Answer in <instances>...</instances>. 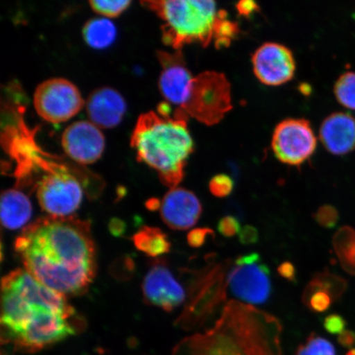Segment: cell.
Instances as JSON below:
<instances>
[{"instance_id":"cell-4","label":"cell","mask_w":355,"mask_h":355,"mask_svg":"<svg viewBox=\"0 0 355 355\" xmlns=\"http://www.w3.org/2000/svg\"><path fill=\"white\" fill-rule=\"evenodd\" d=\"M1 325L11 341L26 324L51 310H74L66 296L43 285L28 270L17 269L2 279Z\"/></svg>"},{"instance_id":"cell-27","label":"cell","mask_w":355,"mask_h":355,"mask_svg":"<svg viewBox=\"0 0 355 355\" xmlns=\"http://www.w3.org/2000/svg\"><path fill=\"white\" fill-rule=\"evenodd\" d=\"M234 188L232 178L225 175L219 174L212 177L209 182V190L213 196L223 198L230 196Z\"/></svg>"},{"instance_id":"cell-19","label":"cell","mask_w":355,"mask_h":355,"mask_svg":"<svg viewBox=\"0 0 355 355\" xmlns=\"http://www.w3.org/2000/svg\"><path fill=\"white\" fill-rule=\"evenodd\" d=\"M117 31L112 21L105 17L88 20L83 28V37L87 46L96 50H104L116 39Z\"/></svg>"},{"instance_id":"cell-12","label":"cell","mask_w":355,"mask_h":355,"mask_svg":"<svg viewBox=\"0 0 355 355\" xmlns=\"http://www.w3.org/2000/svg\"><path fill=\"white\" fill-rule=\"evenodd\" d=\"M61 146L67 155L79 165L87 166L98 161L105 148L101 128L91 121L71 123L61 136Z\"/></svg>"},{"instance_id":"cell-13","label":"cell","mask_w":355,"mask_h":355,"mask_svg":"<svg viewBox=\"0 0 355 355\" xmlns=\"http://www.w3.org/2000/svg\"><path fill=\"white\" fill-rule=\"evenodd\" d=\"M157 57L162 65L158 82L159 92L167 103L183 110L194 76L186 65L181 51L173 53L159 51Z\"/></svg>"},{"instance_id":"cell-24","label":"cell","mask_w":355,"mask_h":355,"mask_svg":"<svg viewBox=\"0 0 355 355\" xmlns=\"http://www.w3.org/2000/svg\"><path fill=\"white\" fill-rule=\"evenodd\" d=\"M302 301L309 309L314 313H324L331 308L333 303L331 296L327 292L306 286Z\"/></svg>"},{"instance_id":"cell-32","label":"cell","mask_w":355,"mask_h":355,"mask_svg":"<svg viewBox=\"0 0 355 355\" xmlns=\"http://www.w3.org/2000/svg\"><path fill=\"white\" fill-rule=\"evenodd\" d=\"M239 241L243 245H252L259 241V230L254 225H245L239 233Z\"/></svg>"},{"instance_id":"cell-1","label":"cell","mask_w":355,"mask_h":355,"mask_svg":"<svg viewBox=\"0 0 355 355\" xmlns=\"http://www.w3.org/2000/svg\"><path fill=\"white\" fill-rule=\"evenodd\" d=\"M15 250L26 270L60 294L87 290L96 273V252L89 222L76 217H43L24 230Z\"/></svg>"},{"instance_id":"cell-31","label":"cell","mask_w":355,"mask_h":355,"mask_svg":"<svg viewBox=\"0 0 355 355\" xmlns=\"http://www.w3.org/2000/svg\"><path fill=\"white\" fill-rule=\"evenodd\" d=\"M323 327L330 334L340 335L345 331L346 321L340 315L333 313L324 318Z\"/></svg>"},{"instance_id":"cell-8","label":"cell","mask_w":355,"mask_h":355,"mask_svg":"<svg viewBox=\"0 0 355 355\" xmlns=\"http://www.w3.org/2000/svg\"><path fill=\"white\" fill-rule=\"evenodd\" d=\"M86 102L79 89L69 80H46L35 88L33 105L44 121L60 123L69 121L83 110Z\"/></svg>"},{"instance_id":"cell-15","label":"cell","mask_w":355,"mask_h":355,"mask_svg":"<svg viewBox=\"0 0 355 355\" xmlns=\"http://www.w3.org/2000/svg\"><path fill=\"white\" fill-rule=\"evenodd\" d=\"M159 209L163 221L174 230H187L193 227L202 213L199 198L191 191L183 188L168 191Z\"/></svg>"},{"instance_id":"cell-20","label":"cell","mask_w":355,"mask_h":355,"mask_svg":"<svg viewBox=\"0 0 355 355\" xmlns=\"http://www.w3.org/2000/svg\"><path fill=\"white\" fill-rule=\"evenodd\" d=\"M132 241L137 250L150 257L162 256L171 248L167 235L162 230L148 226L140 229L132 237Z\"/></svg>"},{"instance_id":"cell-5","label":"cell","mask_w":355,"mask_h":355,"mask_svg":"<svg viewBox=\"0 0 355 355\" xmlns=\"http://www.w3.org/2000/svg\"><path fill=\"white\" fill-rule=\"evenodd\" d=\"M232 261H208L193 275L188 301L178 323L184 328L203 325L223 309L227 300V277Z\"/></svg>"},{"instance_id":"cell-7","label":"cell","mask_w":355,"mask_h":355,"mask_svg":"<svg viewBox=\"0 0 355 355\" xmlns=\"http://www.w3.org/2000/svg\"><path fill=\"white\" fill-rule=\"evenodd\" d=\"M35 188L40 206L51 216H72L83 201V184L64 164L44 174Z\"/></svg>"},{"instance_id":"cell-17","label":"cell","mask_w":355,"mask_h":355,"mask_svg":"<svg viewBox=\"0 0 355 355\" xmlns=\"http://www.w3.org/2000/svg\"><path fill=\"white\" fill-rule=\"evenodd\" d=\"M319 137L331 154L352 153L355 149V119L348 113H333L324 119Z\"/></svg>"},{"instance_id":"cell-3","label":"cell","mask_w":355,"mask_h":355,"mask_svg":"<svg viewBox=\"0 0 355 355\" xmlns=\"http://www.w3.org/2000/svg\"><path fill=\"white\" fill-rule=\"evenodd\" d=\"M163 21L162 42L174 50L199 43L207 47L216 42L227 13L207 0H150L141 2Z\"/></svg>"},{"instance_id":"cell-2","label":"cell","mask_w":355,"mask_h":355,"mask_svg":"<svg viewBox=\"0 0 355 355\" xmlns=\"http://www.w3.org/2000/svg\"><path fill=\"white\" fill-rule=\"evenodd\" d=\"M189 115L180 109L171 110L167 102L157 111L141 114L131 136L137 158L157 172L164 185L177 188L194 144L188 128Z\"/></svg>"},{"instance_id":"cell-34","label":"cell","mask_w":355,"mask_h":355,"mask_svg":"<svg viewBox=\"0 0 355 355\" xmlns=\"http://www.w3.org/2000/svg\"><path fill=\"white\" fill-rule=\"evenodd\" d=\"M237 10L239 15L248 17L252 15L257 11V3L252 1H241L237 4Z\"/></svg>"},{"instance_id":"cell-30","label":"cell","mask_w":355,"mask_h":355,"mask_svg":"<svg viewBox=\"0 0 355 355\" xmlns=\"http://www.w3.org/2000/svg\"><path fill=\"white\" fill-rule=\"evenodd\" d=\"M211 237H215L214 232L211 229L207 227L197 228L191 230L188 234L187 241L189 246L198 248L203 246L207 239Z\"/></svg>"},{"instance_id":"cell-10","label":"cell","mask_w":355,"mask_h":355,"mask_svg":"<svg viewBox=\"0 0 355 355\" xmlns=\"http://www.w3.org/2000/svg\"><path fill=\"white\" fill-rule=\"evenodd\" d=\"M272 148L279 162L299 166L313 155L317 148V137L306 119H287L275 128Z\"/></svg>"},{"instance_id":"cell-21","label":"cell","mask_w":355,"mask_h":355,"mask_svg":"<svg viewBox=\"0 0 355 355\" xmlns=\"http://www.w3.org/2000/svg\"><path fill=\"white\" fill-rule=\"evenodd\" d=\"M333 247L346 272L355 276V230L344 226L333 238Z\"/></svg>"},{"instance_id":"cell-25","label":"cell","mask_w":355,"mask_h":355,"mask_svg":"<svg viewBox=\"0 0 355 355\" xmlns=\"http://www.w3.org/2000/svg\"><path fill=\"white\" fill-rule=\"evenodd\" d=\"M296 355H336L335 346L320 336L312 334L300 345Z\"/></svg>"},{"instance_id":"cell-14","label":"cell","mask_w":355,"mask_h":355,"mask_svg":"<svg viewBox=\"0 0 355 355\" xmlns=\"http://www.w3.org/2000/svg\"><path fill=\"white\" fill-rule=\"evenodd\" d=\"M146 302L166 312H171L184 303L185 291L164 260H157L146 273L143 284Z\"/></svg>"},{"instance_id":"cell-28","label":"cell","mask_w":355,"mask_h":355,"mask_svg":"<svg viewBox=\"0 0 355 355\" xmlns=\"http://www.w3.org/2000/svg\"><path fill=\"white\" fill-rule=\"evenodd\" d=\"M313 217L319 225L326 229L335 228L340 219L338 211L330 204H325L319 207L314 213Z\"/></svg>"},{"instance_id":"cell-11","label":"cell","mask_w":355,"mask_h":355,"mask_svg":"<svg viewBox=\"0 0 355 355\" xmlns=\"http://www.w3.org/2000/svg\"><path fill=\"white\" fill-rule=\"evenodd\" d=\"M252 64L255 76L266 86H281L295 76V57L282 44H263L252 55Z\"/></svg>"},{"instance_id":"cell-29","label":"cell","mask_w":355,"mask_h":355,"mask_svg":"<svg viewBox=\"0 0 355 355\" xmlns=\"http://www.w3.org/2000/svg\"><path fill=\"white\" fill-rule=\"evenodd\" d=\"M241 223L236 217L225 216L217 224V230L226 238H232L241 232Z\"/></svg>"},{"instance_id":"cell-35","label":"cell","mask_w":355,"mask_h":355,"mask_svg":"<svg viewBox=\"0 0 355 355\" xmlns=\"http://www.w3.org/2000/svg\"><path fill=\"white\" fill-rule=\"evenodd\" d=\"M338 343L345 348H350L355 344V333L345 330L338 336Z\"/></svg>"},{"instance_id":"cell-33","label":"cell","mask_w":355,"mask_h":355,"mask_svg":"<svg viewBox=\"0 0 355 355\" xmlns=\"http://www.w3.org/2000/svg\"><path fill=\"white\" fill-rule=\"evenodd\" d=\"M277 272L279 277L291 283L297 282V270L295 266L290 261H283L278 266Z\"/></svg>"},{"instance_id":"cell-16","label":"cell","mask_w":355,"mask_h":355,"mask_svg":"<svg viewBox=\"0 0 355 355\" xmlns=\"http://www.w3.org/2000/svg\"><path fill=\"white\" fill-rule=\"evenodd\" d=\"M87 116L99 128L119 125L126 113L127 105L121 93L109 87L96 89L85 103Z\"/></svg>"},{"instance_id":"cell-26","label":"cell","mask_w":355,"mask_h":355,"mask_svg":"<svg viewBox=\"0 0 355 355\" xmlns=\"http://www.w3.org/2000/svg\"><path fill=\"white\" fill-rule=\"evenodd\" d=\"M132 3L130 0H116V1H102V0H93L89 1L92 10L105 19L116 17L130 7Z\"/></svg>"},{"instance_id":"cell-18","label":"cell","mask_w":355,"mask_h":355,"mask_svg":"<svg viewBox=\"0 0 355 355\" xmlns=\"http://www.w3.org/2000/svg\"><path fill=\"white\" fill-rule=\"evenodd\" d=\"M33 214L29 198L20 190L8 189L1 195V222L8 230L20 229L28 223Z\"/></svg>"},{"instance_id":"cell-23","label":"cell","mask_w":355,"mask_h":355,"mask_svg":"<svg viewBox=\"0 0 355 355\" xmlns=\"http://www.w3.org/2000/svg\"><path fill=\"white\" fill-rule=\"evenodd\" d=\"M336 98L344 107L355 110V73L341 74L334 87Z\"/></svg>"},{"instance_id":"cell-9","label":"cell","mask_w":355,"mask_h":355,"mask_svg":"<svg viewBox=\"0 0 355 355\" xmlns=\"http://www.w3.org/2000/svg\"><path fill=\"white\" fill-rule=\"evenodd\" d=\"M227 282L232 294L250 305L266 303L272 293L270 269L255 252L239 256L232 261Z\"/></svg>"},{"instance_id":"cell-6","label":"cell","mask_w":355,"mask_h":355,"mask_svg":"<svg viewBox=\"0 0 355 355\" xmlns=\"http://www.w3.org/2000/svg\"><path fill=\"white\" fill-rule=\"evenodd\" d=\"M232 109V87L223 73L209 71L193 77L183 109L189 117L211 126Z\"/></svg>"},{"instance_id":"cell-36","label":"cell","mask_w":355,"mask_h":355,"mask_svg":"<svg viewBox=\"0 0 355 355\" xmlns=\"http://www.w3.org/2000/svg\"><path fill=\"white\" fill-rule=\"evenodd\" d=\"M346 355H355V349L349 350V352Z\"/></svg>"},{"instance_id":"cell-22","label":"cell","mask_w":355,"mask_h":355,"mask_svg":"<svg viewBox=\"0 0 355 355\" xmlns=\"http://www.w3.org/2000/svg\"><path fill=\"white\" fill-rule=\"evenodd\" d=\"M308 285L327 292L334 302L338 300L347 288V282L344 278L327 270L315 275Z\"/></svg>"}]
</instances>
